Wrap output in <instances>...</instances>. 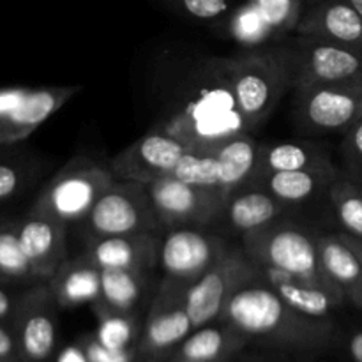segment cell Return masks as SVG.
<instances>
[{
	"mask_svg": "<svg viewBox=\"0 0 362 362\" xmlns=\"http://www.w3.org/2000/svg\"><path fill=\"white\" fill-rule=\"evenodd\" d=\"M219 320L235 327L250 345L253 343L281 352H324L336 339L332 318L300 313L265 285L262 278L233 293Z\"/></svg>",
	"mask_w": 362,
	"mask_h": 362,
	"instance_id": "obj_1",
	"label": "cell"
},
{
	"mask_svg": "<svg viewBox=\"0 0 362 362\" xmlns=\"http://www.w3.org/2000/svg\"><path fill=\"white\" fill-rule=\"evenodd\" d=\"M158 127L189 148L218 147L247 133L251 127L237 105L226 59L211 60L191 98Z\"/></svg>",
	"mask_w": 362,
	"mask_h": 362,
	"instance_id": "obj_2",
	"label": "cell"
},
{
	"mask_svg": "<svg viewBox=\"0 0 362 362\" xmlns=\"http://www.w3.org/2000/svg\"><path fill=\"white\" fill-rule=\"evenodd\" d=\"M237 105L250 127L272 115L283 95L293 88L292 49L286 45H265L226 59Z\"/></svg>",
	"mask_w": 362,
	"mask_h": 362,
	"instance_id": "obj_3",
	"label": "cell"
},
{
	"mask_svg": "<svg viewBox=\"0 0 362 362\" xmlns=\"http://www.w3.org/2000/svg\"><path fill=\"white\" fill-rule=\"evenodd\" d=\"M317 233L288 218H278L240 237V247L258 265L278 269L310 285L343 296L320 264Z\"/></svg>",
	"mask_w": 362,
	"mask_h": 362,
	"instance_id": "obj_4",
	"label": "cell"
},
{
	"mask_svg": "<svg viewBox=\"0 0 362 362\" xmlns=\"http://www.w3.org/2000/svg\"><path fill=\"white\" fill-rule=\"evenodd\" d=\"M117 180L110 165L88 156H76L42 187L28 212L49 216L66 225L81 221Z\"/></svg>",
	"mask_w": 362,
	"mask_h": 362,
	"instance_id": "obj_5",
	"label": "cell"
},
{
	"mask_svg": "<svg viewBox=\"0 0 362 362\" xmlns=\"http://www.w3.org/2000/svg\"><path fill=\"white\" fill-rule=\"evenodd\" d=\"M260 278V269L240 244H230L216 264L187 288L186 308L193 329L219 320L233 293Z\"/></svg>",
	"mask_w": 362,
	"mask_h": 362,
	"instance_id": "obj_6",
	"label": "cell"
},
{
	"mask_svg": "<svg viewBox=\"0 0 362 362\" xmlns=\"http://www.w3.org/2000/svg\"><path fill=\"white\" fill-rule=\"evenodd\" d=\"M293 88L317 85H362V49L308 35H288Z\"/></svg>",
	"mask_w": 362,
	"mask_h": 362,
	"instance_id": "obj_7",
	"label": "cell"
},
{
	"mask_svg": "<svg viewBox=\"0 0 362 362\" xmlns=\"http://www.w3.org/2000/svg\"><path fill=\"white\" fill-rule=\"evenodd\" d=\"M163 230L211 226L219 221L230 194L187 184L172 173L145 184Z\"/></svg>",
	"mask_w": 362,
	"mask_h": 362,
	"instance_id": "obj_8",
	"label": "cell"
},
{
	"mask_svg": "<svg viewBox=\"0 0 362 362\" xmlns=\"http://www.w3.org/2000/svg\"><path fill=\"white\" fill-rule=\"evenodd\" d=\"M83 221L90 233L88 239L141 232L159 233L163 230L147 186L134 180H117L95 202Z\"/></svg>",
	"mask_w": 362,
	"mask_h": 362,
	"instance_id": "obj_9",
	"label": "cell"
},
{
	"mask_svg": "<svg viewBox=\"0 0 362 362\" xmlns=\"http://www.w3.org/2000/svg\"><path fill=\"white\" fill-rule=\"evenodd\" d=\"M189 286L163 278L156 288L141 327L138 357L166 361L193 331L186 308Z\"/></svg>",
	"mask_w": 362,
	"mask_h": 362,
	"instance_id": "obj_10",
	"label": "cell"
},
{
	"mask_svg": "<svg viewBox=\"0 0 362 362\" xmlns=\"http://www.w3.org/2000/svg\"><path fill=\"white\" fill-rule=\"evenodd\" d=\"M81 87L0 88V151L30 136L53 113L74 98Z\"/></svg>",
	"mask_w": 362,
	"mask_h": 362,
	"instance_id": "obj_11",
	"label": "cell"
},
{
	"mask_svg": "<svg viewBox=\"0 0 362 362\" xmlns=\"http://www.w3.org/2000/svg\"><path fill=\"white\" fill-rule=\"evenodd\" d=\"M230 246L209 226L166 230L159 251V269L163 278L191 286L200 279Z\"/></svg>",
	"mask_w": 362,
	"mask_h": 362,
	"instance_id": "obj_12",
	"label": "cell"
},
{
	"mask_svg": "<svg viewBox=\"0 0 362 362\" xmlns=\"http://www.w3.org/2000/svg\"><path fill=\"white\" fill-rule=\"evenodd\" d=\"M57 304L48 283L23 290L11 320L21 362H49L57 346Z\"/></svg>",
	"mask_w": 362,
	"mask_h": 362,
	"instance_id": "obj_13",
	"label": "cell"
},
{
	"mask_svg": "<svg viewBox=\"0 0 362 362\" xmlns=\"http://www.w3.org/2000/svg\"><path fill=\"white\" fill-rule=\"evenodd\" d=\"M293 95L297 122L310 133H345L362 119V85H317Z\"/></svg>",
	"mask_w": 362,
	"mask_h": 362,
	"instance_id": "obj_14",
	"label": "cell"
},
{
	"mask_svg": "<svg viewBox=\"0 0 362 362\" xmlns=\"http://www.w3.org/2000/svg\"><path fill=\"white\" fill-rule=\"evenodd\" d=\"M187 148L186 144L172 134L154 127L119 152L110 166L117 179L148 184L158 177L172 173Z\"/></svg>",
	"mask_w": 362,
	"mask_h": 362,
	"instance_id": "obj_15",
	"label": "cell"
},
{
	"mask_svg": "<svg viewBox=\"0 0 362 362\" xmlns=\"http://www.w3.org/2000/svg\"><path fill=\"white\" fill-rule=\"evenodd\" d=\"M163 235L154 232L87 239L85 255L99 269H129L152 272L159 267Z\"/></svg>",
	"mask_w": 362,
	"mask_h": 362,
	"instance_id": "obj_16",
	"label": "cell"
},
{
	"mask_svg": "<svg viewBox=\"0 0 362 362\" xmlns=\"http://www.w3.org/2000/svg\"><path fill=\"white\" fill-rule=\"evenodd\" d=\"M18 235L39 281H48L67 260V225L59 219L28 212L18 219Z\"/></svg>",
	"mask_w": 362,
	"mask_h": 362,
	"instance_id": "obj_17",
	"label": "cell"
},
{
	"mask_svg": "<svg viewBox=\"0 0 362 362\" xmlns=\"http://www.w3.org/2000/svg\"><path fill=\"white\" fill-rule=\"evenodd\" d=\"M293 34L362 49V16L349 0L306 4Z\"/></svg>",
	"mask_w": 362,
	"mask_h": 362,
	"instance_id": "obj_18",
	"label": "cell"
},
{
	"mask_svg": "<svg viewBox=\"0 0 362 362\" xmlns=\"http://www.w3.org/2000/svg\"><path fill=\"white\" fill-rule=\"evenodd\" d=\"M338 165L292 170V172L269 173L243 187H260L271 193L276 200L285 204L286 207H293V205L306 204V202L327 194L329 187L338 179Z\"/></svg>",
	"mask_w": 362,
	"mask_h": 362,
	"instance_id": "obj_19",
	"label": "cell"
},
{
	"mask_svg": "<svg viewBox=\"0 0 362 362\" xmlns=\"http://www.w3.org/2000/svg\"><path fill=\"white\" fill-rule=\"evenodd\" d=\"M46 283L60 310L92 306L101 297V269L85 253L67 258Z\"/></svg>",
	"mask_w": 362,
	"mask_h": 362,
	"instance_id": "obj_20",
	"label": "cell"
},
{
	"mask_svg": "<svg viewBox=\"0 0 362 362\" xmlns=\"http://www.w3.org/2000/svg\"><path fill=\"white\" fill-rule=\"evenodd\" d=\"M331 151L320 141H281V144H260L257 165L246 184L276 172L334 166ZM244 184V186H246Z\"/></svg>",
	"mask_w": 362,
	"mask_h": 362,
	"instance_id": "obj_21",
	"label": "cell"
},
{
	"mask_svg": "<svg viewBox=\"0 0 362 362\" xmlns=\"http://www.w3.org/2000/svg\"><path fill=\"white\" fill-rule=\"evenodd\" d=\"M317 247L325 274L346 297V303L362 310V262L356 251L336 233L318 232Z\"/></svg>",
	"mask_w": 362,
	"mask_h": 362,
	"instance_id": "obj_22",
	"label": "cell"
},
{
	"mask_svg": "<svg viewBox=\"0 0 362 362\" xmlns=\"http://www.w3.org/2000/svg\"><path fill=\"white\" fill-rule=\"evenodd\" d=\"M257 267L260 269L262 281L271 286L286 304H290L304 315H310L315 318H331V315L346 303L343 297L310 285V283L278 271V269L258 264Z\"/></svg>",
	"mask_w": 362,
	"mask_h": 362,
	"instance_id": "obj_23",
	"label": "cell"
},
{
	"mask_svg": "<svg viewBox=\"0 0 362 362\" xmlns=\"http://www.w3.org/2000/svg\"><path fill=\"white\" fill-rule=\"evenodd\" d=\"M247 345H250L247 339L235 327L226 324L225 320H216L212 324L193 329L168 359L204 362L232 361Z\"/></svg>",
	"mask_w": 362,
	"mask_h": 362,
	"instance_id": "obj_24",
	"label": "cell"
},
{
	"mask_svg": "<svg viewBox=\"0 0 362 362\" xmlns=\"http://www.w3.org/2000/svg\"><path fill=\"white\" fill-rule=\"evenodd\" d=\"M288 209L260 187H239L228 197L218 223L223 221L233 233L243 237L251 230L283 218Z\"/></svg>",
	"mask_w": 362,
	"mask_h": 362,
	"instance_id": "obj_25",
	"label": "cell"
},
{
	"mask_svg": "<svg viewBox=\"0 0 362 362\" xmlns=\"http://www.w3.org/2000/svg\"><path fill=\"white\" fill-rule=\"evenodd\" d=\"M151 272L129 271V269H103L101 271V297L94 304L122 311L136 313L138 304L148 288Z\"/></svg>",
	"mask_w": 362,
	"mask_h": 362,
	"instance_id": "obj_26",
	"label": "cell"
},
{
	"mask_svg": "<svg viewBox=\"0 0 362 362\" xmlns=\"http://www.w3.org/2000/svg\"><path fill=\"white\" fill-rule=\"evenodd\" d=\"M0 283L9 286L42 283L21 247L18 219L0 218Z\"/></svg>",
	"mask_w": 362,
	"mask_h": 362,
	"instance_id": "obj_27",
	"label": "cell"
},
{
	"mask_svg": "<svg viewBox=\"0 0 362 362\" xmlns=\"http://www.w3.org/2000/svg\"><path fill=\"white\" fill-rule=\"evenodd\" d=\"M92 310L98 317V329L94 334L103 345L113 350H138L144 327V324L138 320V313H122L99 304H92Z\"/></svg>",
	"mask_w": 362,
	"mask_h": 362,
	"instance_id": "obj_28",
	"label": "cell"
},
{
	"mask_svg": "<svg viewBox=\"0 0 362 362\" xmlns=\"http://www.w3.org/2000/svg\"><path fill=\"white\" fill-rule=\"evenodd\" d=\"M332 214L339 232L362 240V187L339 172L338 179L327 191Z\"/></svg>",
	"mask_w": 362,
	"mask_h": 362,
	"instance_id": "obj_29",
	"label": "cell"
},
{
	"mask_svg": "<svg viewBox=\"0 0 362 362\" xmlns=\"http://www.w3.org/2000/svg\"><path fill=\"white\" fill-rule=\"evenodd\" d=\"M228 32L244 48H260L276 41L274 32L253 0H246L230 14Z\"/></svg>",
	"mask_w": 362,
	"mask_h": 362,
	"instance_id": "obj_30",
	"label": "cell"
},
{
	"mask_svg": "<svg viewBox=\"0 0 362 362\" xmlns=\"http://www.w3.org/2000/svg\"><path fill=\"white\" fill-rule=\"evenodd\" d=\"M173 177L207 189H219V161L216 147L187 148L172 172Z\"/></svg>",
	"mask_w": 362,
	"mask_h": 362,
	"instance_id": "obj_31",
	"label": "cell"
},
{
	"mask_svg": "<svg viewBox=\"0 0 362 362\" xmlns=\"http://www.w3.org/2000/svg\"><path fill=\"white\" fill-rule=\"evenodd\" d=\"M276 39L288 37L296 32L304 9V0H253Z\"/></svg>",
	"mask_w": 362,
	"mask_h": 362,
	"instance_id": "obj_32",
	"label": "cell"
},
{
	"mask_svg": "<svg viewBox=\"0 0 362 362\" xmlns=\"http://www.w3.org/2000/svg\"><path fill=\"white\" fill-rule=\"evenodd\" d=\"M338 168L343 175L362 187V119L343 133Z\"/></svg>",
	"mask_w": 362,
	"mask_h": 362,
	"instance_id": "obj_33",
	"label": "cell"
},
{
	"mask_svg": "<svg viewBox=\"0 0 362 362\" xmlns=\"http://www.w3.org/2000/svg\"><path fill=\"white\" fill-rule=\"evenodd\" d=\"M30 179V166L20 159L0 156V204L23 191Z\"/></svg>",
	"mask_w": 362,
	"mask_h": 362,
	"instance_id": "obj_34",
	"label": "cell"
},
{
	"mask_svg": "<svg viewBox=\"0 0 362 362\" xmlns=\"http://www.w3.org/2000/svg\"><path fill=\"white\" fill-rule=\"evenodd\" d=\"M78 343L83 349L88 362H136L138 350L126 349V350H113L103 345L95 334H85L78 339Z\"/></svg>",
	"mask_w": 362,
	"mask_h": 362,
	"instance_id": "obj_35",
	"label": "cell"
},
{
	"mask_svg": "<svg viewBox=\"0 0 362 362\" xmlns=\"http://www.w3.org/2000/svg\"><path fill=\"white\" fill-rule=\"evenodd\" d=\"M187 16L212 21L225 16L230 11V0H170Z\"/></svg>",
	"mask_w": 362,
	"mask_h": 362,
	"instance_id": "obj_36",
	"label": "cell"
},
{
	"mask_svg": "<svg viewBox=\"0 0 362 362\" xmlns=\"http://www.w3.org/2000/svg\"><path fill=\"white\" fill-rule=\"evenodd\" d=\"M0 362H21L11 324L0 322Z\"/></svg>",
	"mask_w": 362,
	"mask_h": 362,
	"instance_id": "obj_37",
	"label": "cell"
},
{
	"mask_svg": "<svg viewBox=\"0 0 362 362\" xmlns=\"http://www.w3.org/2000/svg\"><path fill=\"white\" fill-rule=\"evenodd\" d=\"M21 292H14L9 288V285H2L0 283V322L4 324H11L14 317V311L18 308V300H20Z\"/></svg>",
	"mask_w": 362,
	"mask_h": 362,
	"instance_id": "obj_38",
	"label": "cell"
},
{
	"mask_svg": "<svg viewBox=\"0 0 362 362\" xmlns=\"http://www.w3.org/2000/svg\"><path fill=\"white\" fill-rule=\"evenodd\" d=\"M55 362H88L87 356H85L83 349H81L80 343H74V345L66 346L62 352L57 356Z\"/></svg>",
	"mask_w": 362,
	"mask_h": 362,
	"instance_id": "obj_39",
	"label": "cell"
},
{
	"mask_svg": "<svg viewBox=\"0 0 362 362\" xmlns=\"http://www.w3.org/2000/svg\"><path fill=\"white\" fill-rule=\"evenodd\" d=\"M346 350H349L350 359L354 362H362V331L354 332L346 343Z\"/></svg>",
	"mask_w": 362,
	"mask_h": 362,
	"instance_id": "obj_40",
	"label": "cell"
},
{
	"mask_svg": "<svg viewBox=\"0 0 362 362\" xmlns=\"http://www.w3.org/2000/svg\"><path fill=\"white\" fill-rule=\"evenodd\" d=\"M338 235L341 237V239L345 240V243L349 244V246L352 247L354 251H356V255H357V257H359V260L362 262V240L361 239H356V237L346 235V233H343V232H338Z\"/></svg>",
	"mask_w": 362,
	"mask_h": 362,
	"instance_id": "obj_41",
	"label": "cell"
},
{
	"mask_svg": "<svg viewBox=\"0 0 362 362\" xmlns=\"http://www.w3.org/2000/svg\"><path fill=\"white\" fill-rule=\"evenodd\" d=\"M349 2L352 4L354 7H356V9H357V13H359L361 16H362V0H349Z\"/></svg>",
	"mask_w": 362,
	"mask_h": 362,
	"instance_id": "obj_42",
	"label": "cell"
},
{
	"mask_svg": "<svg viewBox=\"0 0 362 362\" xmlns=\"http://www.w3.org/2000/svg\"><path fill=\"white\" fill-rule=\"evenodd\" d=\"M168 362H204V361H184V359H166ZM214 362H232V361H214Z\"/></svg>",
	"mask_w": 362,
	"mask_h": 362,
	"instance_id": "obj_43",
	"label": "cell"
},
{
	"mask_svg": "<svg viewBox=\"0 0 362 362\" xmlns=\"http://www.w3.org/2000/svg\"><path fill=\"white\" fill-rule=\"evenodd\" d=\"M140 362H165L163 359H145V357H141Z\"/></svg>",
	"mask_w": 362,
	"mask_h": 362,
	"instance_id": "obj_44",
	"label": "cell"
},
{
	"mask_svg": "<svg viewBox=\"0 0 362 362\" xmlns=\"http://www.w3.org/2000/svg\"><path fill=\"white\" fill-rule=\"evenodd\" d=\"M313 2H318V0H304V6H306V4H313Z\"/></svg>",
	"mask_w": 362,
	"mask_h": 362,
	"instance_id": "obj_45",
	"label": "cell"
}]
</instances>
